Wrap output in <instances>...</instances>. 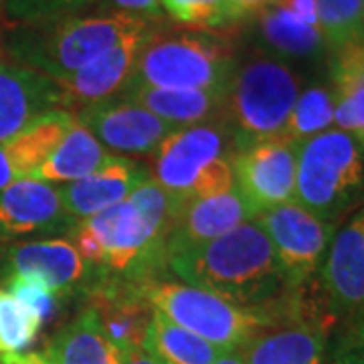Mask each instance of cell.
Returning <instances> with one entry per match:
<instances>
[{
  "instance_id": "1",
  "label": "cell",
  "mask_w": 364,
  "mask_h": 364,
  "mask_svg": "<svg viewBox=\"0 0 364 364\" xmlns=\"http://www.w3.org/2000/svg\"><path fill=\"white\" fill-rule=\"evenodd\" d=\"M182 203L156 181L142 182L124 203L77 223L75 247L91 269L128 282L152 279L168 263L166 241Z\"/></svg>"
},
{
  "instance_id": "2",
  "label": "cell",
  "mask_w": 364,
  "mask_h": 364,
  "mask_svg": "<svg viewBox=\"0 0 364 364\" xmlns=\"http://www.w3.org/2000/svg\"><path fill=\"white\" fill-rule=\"evenodd\" d=\"M166 265L182 284L241 308H257L287 284L267 235L253 221L200 247L170 255Z\"/></svg>"
},
{
  "instance_id": "3",
  "label": "cell",
  "mask_w": 364,
  "mask_h": 364,
  "mask_svg": "<svg viewBox=\"0 0 364 364\" xmlns=\"http://www.w3.org/2000/svg\"><path fill=\"white\" fill-rule=\"evenodd\" d=\"M150 25L148 18L128 13L59 16L39 23L6 26L0 35L4 57L53 81L73 75L100 55Z\"/></svg>"
},
{
  "instance_id": "4",
  "label": "cell",
  "mask_w": 364,
  "mask_h": 364,
  "mask_svg": "<svg viewBox=\"0 0 364 364\" xmlns=\"http://www.w3.org/2000/svg\"><path fill=\"white\" fill-rule=\"evenodd\" d=\"M235 67L233 43L225 35L195 28L152 31L138 55L128 87L227 91Z\"/></svg>"
},
{
  "instance_id": "5",
  "label": "cell",
  "mask_w": 364,
  "mask_h": 364,
  "mask_svg": "<svg viewBox=\"0 0 364 364\" xmlns=\"http://www.w3.org/2000/svg\"><path fill=\"white\" fill-rule=\"evenodd\" d=\"M301 91V79L286 61L255 53L235 67L223 124L235 150L279 138Z\"/></svg>"
},
{
  "instance_id": "6",
  "label": "cell",
  "mask_w": 364,
  "mask_h": 364,
  "mask_svg": "<svg viewBox=\"0 0 364 364\" xmlns=\"http://www.w3.org/2000/svg\"><path fill=\"white\" fill-rule=\"evenodd\" d=\"M233 138L223 122L172 132L156 150L154 178L182 205L235 188Z\"/></svg>"
},
{
  "instance_id": "7",
  "label": "cell",
  "mask_w": 364,
  "mask_h": 364,
  "mask_svg": "<svg viewBox=\"0 0 364 364\" xmlns=\"http://www.w3.org/2000/svg\"><path fill=\"white\" fill-rule=\"evenodd\" d=\"M140 291L170 322L207 340L223 352L241 350L269 324L259 308H241L210 291L170 279L140 282Z\"/></svg>"
},
{
  "instance_id": "8",
  "label": "cell",
  "mask_w": 364,
  "mask_h": 364,
  "mask_svg": "<svg viewBox=\"0 0 364 364\" xmlns=\"http://www.w3.org/2000/svg\"><path fill=\"white\" fill-rule=\"evenodd\" d=\"M364 188V148L354 134L326 130L299 144L296 203L332 221Z\"/></svg>"
},
{
  "instance_id": "9",
  "label": "cell",
  "mask_w": 364,
  "mask_h": 364,
  "mask_svg": "<svg viewBox=\"0 0 364 364\" xmlns=\"http://www.w3.org/2000/svg\"><path fill=\"white\" fill-rule=\"evenodd\" d=\"M253 223L267 235L289 286H299L320 269L332 243L334 227L296 200L263 210Z\"/></svg>"
},
{
  "instance_id": "10",
  "label": "cell",
  "mask_w": 364,
  "mask_h": 364,
  "mask_svg": "<svg viewBox=\"0 0 364 364\" xmlns=\"http://www.w3.org/2000/svg\"><path fill=\"white\" fill-rule=\"evenodd\" d=\"M298 150L299 144L279 136L235 154V188L249 205L253 217L294 200Z\"/></svg>"
},
{
  "instance_id": "11",
  "label": "cell",
  "mask_w": 364,
  "mask_h": 364,
  "mask_svg": "<svg viewBox=\"0 0 364 364\" xmlns=\"http://www.w3.org/2000/svg\"><path fill=\"white\" fill-rule=\"evenodd\" d=\"M75 119L83 124L97 138L102 146H107L119 154L150 156L156 154L160 144L178 128L160 119L142 105L128 100H107L102 104L81 107Z\"/></svg>"
},
{
  "instance_id": "12",
  "label": "cell",
  "mask_w": 364,
  "mask_h": 364,
  "mask_svg": "<svg viewBox=\"0 0 364 364\" xmlns=\"http://www.w3.org/2000/svg\"><path fill=\"white\" fill-rule=\"evenodd\" d=\"M152 31V23L140 31H134L95 61H91L90 65L57 81L63 93V107L75 114L81 107L102 104L119 95L128 87L138 55Z\"/></svg>"
},
{
  "instance_id": "13",
  "label": "cell",
  "mask_w": 364,
  "mask_h": 364,
  "mask_svg": "<svg viewBox=\"0 0 364 364\" xmlns=\"http://www.w3.org/2000/svg\"><path fill=\"white\" fill-rule=\"evenodd\" d=\"M77 221L65 213L59 186L21 178L0 193V239L35 233L75 231Z\"/></svg>"
},
{
  "instance_id": "14",
  "label": "cell",
  "mask_w": 364,
  "mask_h": 364,
  "mask_svg": "<svg viewBox=\"0 0 364 364\" xmlns=\"http://www.w3.org/2000/svg\"><path fill=\"white\" fill-rule=\"evenodd\" d=\"M59 107L63 93L57 81L0 55V144Z\"/></svg>"
},
{
  "instance_id": "15",
  "label": "cell",
  "mask_w": 364,
  "mask_h": 364,
  "mask_svg": "<svg viewBox=\"0 0 364 364\" xmlns=\"http://www.w3.org/2000/svg\"><path fill=\"white\" fill-rule=\"evenodd\" d=\"M90 265L67 239H45L9 247L2 255L4 282L14 275H31L63 298L83 286L91 275Z\"/></svg>"
},
{
  "instance_id": "16",
  "label": "cell",
  "mask_w": 364,
  "mask_h": 364,
  "mask_svg": "<svg viewBox=\"0 0 364 364\" xmlns=\"http://www.w3.org/2000/svg\"><path fill=\"white\" fill-rule=\"evenodd\" d=\"M253 221V213L237 188L184 203L166 241V255L200 247L208 241Z\"/></svg>"
},
{
  "instance_id": "17",
  "label": "cell",
  "mask_w": 364,
  "mask_h": 364,
  "mask_svg": "<svg viewBox=\"0 0 364 364\" xmlns=\"http://www.w3.org/2000/svg\"><path fill=\"white\" fill-rule=\"evenodd\" d=\"M322 284L338 312H364V208L332 237Z\"/></svg>"
},
{
  "instance_id": "18",
  "label": "cell",
  "mask_w": 364,
  "mask_h": 364,
  "mask_svg": "<svg viewBox=\"0 0 364 364\" xmlns=\"http://www.w3.org/2000/svg\"><path fill=\"white\" fill-rule=\"evenodd\" d=\"M91 310L100 316L107 336L119 348L140 346L154 308L140 291V282L102 277L90 289Z\"/></svg>"
},
{
  "instance_id": "19",
  "label": "cell",
  "mask_w": 364,
  "mask_h": 364,
  "mask_svg": "<svg viewBox=\"0 0 364 364\" xmlns=\"http://www.w3.org/2000/svg\"><path fill=\"white\" fill-rule=\"evenodd\" d=\"M148 178V172L132 160L116 158L90 176L59 186V195L67 215L81 223L124 203Z\"/></svg>"
},
{
  "instance_id": "20",
  "label": "cell",
  "mask_w": 364,
  "mask_h": 364,
  "mask_svg": "<svg viewBox=\"0 0 364 364\" xmlns=\"http://www.w3.org/2000/svg\"><path fill=\"white\" fill-rule=\"evenodd\" d=\"M122 100L142 105L160 119L176 128L215 124L225 119L227 91L217 90H164V87H128Z\"/></svg>"
},
{
  "instance_id": "21",
  "label": "cell",
  "mask_w": 364,
  "mask_h": 364,
  "mask_svg": "<svg viewBox=\"0 0 364 364\" xmlns=\"http://www.w3.org/2000/svg\"><path fill=\"white\" fill-rule=\"evenodd\" d=\"M116 158L97 142V138L83 124L75 119L65 138L51 152V156L28 178L49 184H69L102 170Z\"/></svg>"
},
{
  "instance_id": "22",
  "label": "cell",
  "mask_w": 364,
  "mask_h": 364,
  "mask_svg": "<svg viewBox=\"0 0 364 364\" xmlns=\"http://www.w3.org/2000/svg\"><path fill=\"white\" fill-rule=\"evenodd\" d=\"M49 364H119V350L95 310H83L43 350Z\"/></svg>"
},
{
  "instance_id": "23",
  "label": "cell",
  "mask_w": 364,
  "mask_h": 364,
  "mask_svg": "<svg viewBox=\"0 0 364 364\" xmlns=\"http://www.w3.org/2000/svg\"><path fill=\"white\" fill-rule=\"evenodd\" d=\"M334 124L336 130L356 134L364 128V41L344 45L334 51L332 69Z\"/></svg>"
},
{
  "instance_id": "24",
  "label": "cell",
  "mask_w": 364,
  "mask_h": 364,
  "mask_svg": "<svg viewBox=\"0 0 364 364\" xmlns=\"http://www.w3.org/2000/svg\"><path fill=\"white\" fill-rule=\"evenodd\" d=\"M324 332L316 326H294L259 334L241 348L245 364H322Z\"/></svg>"
},
{
  "instance_id": "25",
  "label": "cell",
  "mask_w": 364,
  "mask_h": 364,
  "mask_svg": "<svg viewBox=\"0 0 364 364\" xmlns=\"http://www.w3.org/2000/svg\"><path fill=\"white\" fill-rule=\"evenodd\" d=\"M73 122H75L73 112L59 107L35 119L31 126H26L25 130L18 132L11 140L2 142L18 178H28L51 156V152L65 138Z\"/></svg>"
},
{
  "instance_id": "26",
  "label": "cell",
  "mask_w": 364,
  "mask_h": 364,
  "mask_svg": "<svg viewBox=\"0 0 364 364\" xmlns=\"http://www.w3.org/2000/svg\"><path fill=\"white\" fill-rule=\"evenodd\" d=\"M255 21L263 43L279 57L316 59L328 47L318 26L304 23L296 14L287 13L273 2L255 16Z\"/></svg>"
},
{
  "instance_id": "27",
  "label": "cell",
  "mask_w": 364,
  "mask_h": 364,
  "mask_svg": "<svg viewBox=\"0 0 364 364\" xmlns=\"http://www.w3.org/2000/svg\"><path fill=\"white\" fill-rule=\"evenodd\" d=\"M142 350L158 364H215L223 350L154 312Z\"/></svg>"
},
{
  "instance_id": "28",
  "label": "cell",
  "mask_w": 364,
  "mask_h": 364,
  "mask_svg": "<svg viewBox=\"0 0 364 364\" xmlns=\"http://www.w3.org/2000/svg\"><path fill=\"white\" fill-rule=\"evenodd\" d=\"M334 95L326 85H310L299 91V97L291 116L287 119L284 138L301 144L326 130H332L334 124Z\"/></svg>"
},
{
  "instance_id": "29",
  "label": "cell",
  "mask_w": 364,
  "mask_h": 364,
  "mask_svg": "<svg viewBox=\"0 0 364 364\" xmlns=\"http://www.w3.org/2000/svg\"><path fill=\"white\" fill-rule=\"evenodd\" d=\"M318 23L328 47L334 51L364 41V0H316Z\"/></svg>"
},
{
  "instance_id": "30",
  "label": "cell",
  "mask_w": 364,
  "mask_h": 364,
  "mask_svg": "<svg viewBox=\"0 0 364 364\" xmlns=\"http://www.w3.org/2000/svg\"><path fill=\"white\" fill-rule=\"evenodd\" d=\"M43 320L14 298L0 289V356L18 354L37 338Z\"/></svg>"
},
{
  "instance_id": "31",
  "label": "cell",
  "mask_w": 364,
  "mask_h": 364,
  "mask_svg": "<svg viewBox=\"0 0 364 364\" xmlns=\"http://www.w3.org/2000/svg\"><path fill=\"white\" fill-rule=\"evenodd\" d=\"M160 9L174 23L195 31H215L233 25L227 0H160Z\"/></svg>"
},
{
  "instance_id": "32",
  "label": "cell",
  "mask_w": 364,
  "mask_h": 364,
  "mask_svg": "<svg viewBox=\"0 0 364 364\" xmlns=\"http://www.w3.org/2000/svg\"><path fill=\"white\" fill-rule=\"evenodd\" d=\"M93 0H4L2 18L6 26L39 23L75 14Z\"/></svg>"
},
{
  "instance_id": "33",
  "label": "cell",
  "mask_w": 364,
  "mask_h": 364,
  "mask_svg": "<svg viewBox=\"0 0 364 364\" xmlns=\"http://www.w3.org/2000/svg\"><path fill=\"white\" fill-rule=\"evenodd\" d=\"M6 291H11L23 306H26L35 316H39L43 322L51 318L57 310L59 296L41 279H35L31 275H14L6 279Z\"/></svg>"
},
{
  "instance_id": "34",
  "label": "cell",
  "mask_w": 364,
  "mask_h": 364,
  "mask_svg": "<svg viewBox=\"0 0 364 364\" xmlns=\"http://www.w3.org/2000/svg\"><path fill=\"white\" fill-rule=\"evenodd\" d=\"M273 4L282 6L287 13L296 14V16L301 18L304 23L320 28V23H318V4H316V0H273Z\"/></svg>"
},
{
  "instance_id": "35",
  "label": "cell",
  "mask_w": 364,
  "mask_h": 364,
  "mask_svg": "<svg viewBox=\"0 0 364 364\" xmlns=\"http://www.w3.org/2000/svg\"><path fill=\"white\" fill-rule=\"evenodd\" d=\"M273 0H227L229 4V14H231V21H245L251 16H257V14L267 9Z\"/></svg>"
},
{
  "instance_id": "36",
  "label": "cell",
  "mask_w": 364,
  "mask_h": 364,
  "mask_svg": "<svg viewBox=\"0 0 364 364\" xmlns=\"http://www.w3.org/2000/svg\"><path fill=\"white\" fill-rule=\"evenodd\" d=\"M114 6L119 9V13L134 14V16H142L148 18L150 14L156 16L160 14V0H112Z\"/></svg>"
},
{
  "instance_id": "37",
  "label": "cell",
  "mask_w": 364,
  "mask_h": 364,
  "mask_svg": "<svg viewBox=\"0 0 364 364\" xmlns=\"http://www.w3.org/2000/svg\"><path fill=\"white\" fill-rule=\"evenodd\" d=\"M334 364H364V346L356 338L342 342L334 354Z\"/></svg>"
},
{
  "instance_id": "38",
  "label": "cell",
  "mask_w": 364,
  "mask_h": 364,
  "mask_svg": "<svg viewBox=\"0 0 364 364\" xmlns=\"http://www.w3.org/2000/svg\"><path fill=\"white\" fill-rule=\"evenodd\" d=\"M16 181H21V178H18L16 170H14L11 160H9V154L4 150V144H0V193Z\"/></svg>"
},
{
  "instance_id": "39",
  "label": "cell",
  "mask_w": 364,
  "mask_h": 364,
  "mask_svg": "<svg viewBox=\"0 0 364 364\" xmlns=\"http://www.w3.org/2000/svg\"><path fill=\"white\" fill-rule=\"evenodd\" d=\"M119 364H158L140 346L119 348Z\"/></svg>"
},
{
  "instance_id": "40",
  "label": "cell",
  "mask_w": 364,
  "mask_h": 364,
  "mask_svg": "<svg viewBox=\"0 0 364 364\" xmlns=\"http://www.w3.org/2000/svg\"><path fill=\"white\" fill-rule=\"evenodd\" d=\"M215 364H245V360H243L241 352L233 350V352H223Z\"/></svg>"
},
{
  "instance_id": "41",
  "label": "cell",
  "mask_w": 364,
  "mask_h": 364,
  "mask_svg": "<svg viewBox=\"0 0 364 364\" xmlns=\"http://www.w3.org/2000/svg\"><path fill=\"white\" fill-rule=\"evenodd\" d=\"M356 340H358V342L364 346V322L360 324V328L356 330Z\"/></svg>"
},
{
  "instance_id": "42",
  "label": "cell",
  "mask_w": 364,
  "mask_h": 364,
  "mask_svg": "<svg viewBox=\"0 0 364 364\" xmlns=\"http://www.w3.org/2000/svg\"><path fill=\"white\" fill-rule=\"evenodd\" d=\"M354 138H356V140L360 142V146H363V148H364V128H363V130L356 132V134H354Z\"/></svg>"
},
{
  "instance_id": "43",
  "label": "cell",
  "mask_w": 364,
  "mask_h": 364,
  "mask_svg": "<svg viewBox=\"0 0 364 364\" xmlns=\"http://www.w3.org/2000/svg\"><path fill=\"white\" fill-rule=\"evenodd\" d=\"M2 9H4V0H0V16H2Z\"/></svg>"
},
{
  "instance_id": "44",
  "label": "cell",
  "mask_w": 364,
  "mask_h": 364,
  "mask_svg": "<svg viewBox=\"0 0 364 364\" xmlns=\"http://www.w3.org/2000/svg\"><path fill=\"white\" fill-rule=\"evenodd\" d=\"M0 364H2V363H0Z\"/></svg>"
}]
</instances>
